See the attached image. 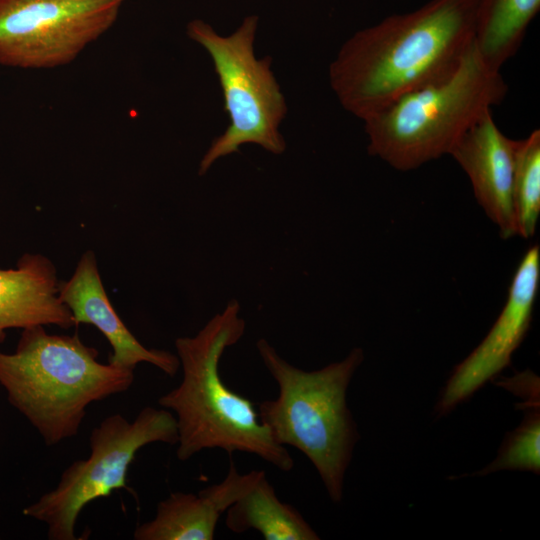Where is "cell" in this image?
Returning <instances> with one entry per match:
<instances>
[{"mask_svg": "<svg viewBox=\"0 0 540 540\" xmlns=\"http://www.w3.org/2000/svg\"><path fill=\"white\" fill-rule=\"evenodd\" d=\"M263 474V470L241 474L231 462L220 483L208 486L198 494L171 493L160 501L154 518L137 526L133 539L213 540L221 514L249 491Z\"/></svg>", "mask_w": 540, "mask_h": 540, "instance_id": "cell-12", "label": "cell"}, {"mask_svg": "<svg viewBox=\"0 0 540 540\" xmlns=\"http://www.w3.org/2000/svg\"><path fill=\"white\" fill-rule=\"evenodd\" d=\"M58 297L70 310L77 326L91 324L105 336L112 347L108 363L135 369L137 364L145 362L170 377L178 372L177 354L146 348L121 320L105 291L92 250L81 255L69 280L59 282Z\"/></svg>", "mask_w": 540, "mask_h": 540, "instance_id": "cell-11", "label": "cell"}, {"mask_svg": "<svg viewBox=\"0 0 540 540\" xmlns=\"http://www.w3.org/2000/svg\"><path fill=\"white\" fill-rule=\"evenodd\" d=\"M98 350L44 325L22 329L14 352L0 350V386L47 446L76 436L87 407L127 391L134 369L103 364Z\"/></svg>", "mask_w": 540, "mask_h": 540, "instance_id": "cell-3", "label": "cell"}, {"mask_svg": "<svg viewBox=\"0 0 540 540\" xmlns=\"http://www.w3.org/2000/svg\"><path fill=\"white\" fill-rule=\"evenodd\" d=\"M59 282L54 263L42 254L25 253L16 268L0 269V343L8 329L77 326L58 297Z\"/></svg>", "mask_w": 540, "mask_h": 540, "instance_id": "cell-13", "label": "cell"}, {"mask_svg": "<svg viewBox=\"0 0 540 540\" xmlns=\"http://www.w3.org/2000/svg\"><path fill=\"white\" fill-rule=\"evenodd\" d=\"M257 25L258 17L248 16L229 36H220L200 19L187 25L188 37L203 46L212 59L230 119L225 132L212 141L201 159L199 175L219 158L238 152L243 144H257L276 155L286 149L279 126L287 105L271 70V57H255Z\"/></svg>", "mask_w": 540, "mask_h": 540, "instance_id": "cell-6", "label": "cell"}, {"mask_svg": "<svg viewBox=\"0 0 540 540\" xmlns=\"http://www.w3.org/2000/svg\"><path fill=\"white\" fill-rule=\"evenodd\" d=\"M177 444L174 414L144 407L130 422L119 413L104 418L90 433V454L61 474L56 487L26 506L23 514L47 526L49 540H76V522L90 502L126 489L127 472L136 453L151 443Z\"/></svg>", "mask_w": 540, "mask_h": 540, "instance_id": "cell-7", "label": "cell"}, {"mask_svg": "<svg viewBox=\"0 0 540 540\" xmlns=\"http://www.w3.org/2000/svg\"><path fill=\"white\" fill-rule=\"evenodd\" d=\"M540 0H478L475 47L490 68L499 70L520 48Z\"/></svg>", "mask_w": 540, "mask_h": 540, "instance_id": "cell-15", "label": "cell"}, {"mask_svg": "<svg viewBox=\"0 0 540 540\" xmlns=\"http://www.w3.org/2000/svg\"><path fill=\"white\" fill-rule=\"evenodd\" d=\"M526 415L521 425L503 442L493 462L478 472L490 474L500 470L540 471L539 397L526 398Z\"/></svg>", "mask_w": 540, "mask_h": 540, "instance_id": "cell-17", "label": "cell"}, {"mask_svg": "<svg viewBox=\"0 0 540 540\" xmlns=\"http://www.w3.org/2000/svg\"><path fill=\"white\" fill-rule=\"evenodd\" d=\"M245 329L239 303L230 300L196 335L177 338L183 377L158 404L174 412L180 461L204 449L219 448L230 456L236 451L254 454L290 472L294 460L287 448L260 422L253 402L227 387L219 373L223 353L241 339Z\"/></svg>", "mask_w": 540, "mask_h": 540, "instance_id": "cell-2", "label": "cell"}, {"mask_svg": "<svg viewBox=\"0 0 540 540\" xmlns=\"http://www.w3.org/2000/svg\"><path fill=\"white\" fill-rule=\"evenodd\" d=\"M234 533L258 531L265 540H318L320 537L292 505L279 500L266 473L226 510Z\"/></svg>", "mask_w": 540, "mask_h": 540, "instance_id": "cell-14", "label": "cell"}, {"mask_svg": "<svg viewBox=\"0 0 540 540\" xmlns=\"http://www.w3.org/2000/svg\"><path fill=\"white\" fill-rule=\"evenodd\" d=\"M478 0H430L356 32L329 68L343 108L364 120L456 70L474 45Z\"/></svg>", "mask_w": 540, "mask_h": 540, "instance_id": "cell-1", "label": "cell"}, {"mask_svg": "<svg viewBox=\"0 0 540 540\" xmlns=\"http://www.w3.org/2000/svg\"><path fill=\"white\" fill-rule=\"evenodd\" d=\"M540 282V249L523 256L511 282L507 302L483 341L454 369L437 404L439 416L453 410L494 378L511 361L529 329Z\"/></svg>", "mask_w": 540, "mask_h": 540, "instance_id": "cell-9", "label": "cell"}, {"mask_svg": "<svg viewBox=\"0 0 540 540\" xmlns=\"http://www.w3.org/2000/svg\"><path fill=\"white\" fill-rule=\"evenodd\" d=\"M513 205L517 235H534L540 215V131L516 140L513 173Z\"/></svg>", "mask_w": 540, "mask_h": 540, "instance_id": "cell-16", "label": "cell"}, {"mask_svg": "<svg viewBox=\"0 0 540 540\" xmlns=\"http://www.w3.org/2000/svg\"><path fill=\"white\" fill-rule=\"evenodd\" d=\"M126 0H0V65H67L117 21Z\"/></svg>", "mask_w": 540, "mask_h": 540, "instance_id": "cell-8", "label": "cell"}, {"mask_svg": "<svg viewBox=\"0 0 540 540\" xmlns=\"http://www.w3.org/2000/svg\"><path fill=\"white\" fill-rule=\"evenodd\" d=\"M515 148L516 140L501 132L490 109L449 152L469 177L476 200L503 239L517 235L513 205Z\"/></svg>", "mask_w": 540, "mask_h": 540, "instance_id": "cell-10", "label": "cell"}, {"mask_svg": "<svg viewBox=\"0 0 540 540\" xmlns=\"http://www.w3.org/2000/svg\"><path fill=\"white\" fill-rule=\"evenodd\" d=\"M256 348L279 390L275 399L258 404L260 422L278 444L303 453L332 501L340 502L345 472L359 439L346 394L363 361L362 349L355 348L343 360L319 370L304 371L283 359L264 338Z\"/></svg>", "mask_w": 540, "mask_h": 540, "instance_id": "cell-4", "label": "cell"}, {"mask_svg": "<svg viewBox=\"0 0 540 540\" xmlns=\"http://www.w3.org/2000/svg\"><path fill=\"white\" fill-rule=\"evenodd\" d=\"M508 87L499 70L475 47L450 75L410 91L365 118L368 152L397 170L408 171L449 154L459 138Z\"/></svg>", "mask_w": 540, "mask_h": 540, "instance_id": "cell-5", "label": "cell"}]
</instances>
